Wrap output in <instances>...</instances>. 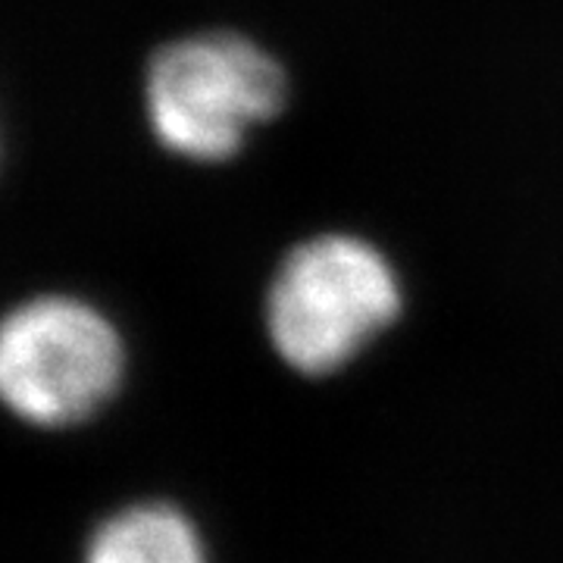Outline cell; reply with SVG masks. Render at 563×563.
I'll return each instance as SVG.
<instances>
[{"label":"cell","instance_id":"cell-1","mask_svg":"<svg viewBox=\"0 0 563 563\" xmlns=\"http://www.w3.org/2000/svg\"><path fill=\"white\" fill-rule=\"evenodd\" d=\"M401 310V276L383 247L351 232H322L282 257L263 313L285 366L332 376L388 332Z\"/></svg>","mask_w":563,"mask_h":563},{"label":"cell","instance_id":"cell-2","mask_svg":"<svg viewBox=\"0 0 563 563\" xmlns=\"http://www.w3.org/2000/svg\"><path fill=\"white\" fill-rule=\"evenodd\" d=\"M285 101V66L232 29L166 41L144 66L147 129L163 151L181 161L235 157L257 125L279 117Z\"/></svg>","mask_w":563,"mask_h":563},{"label":"cell","instance_id":"cell-3","mask_svg":"<svg viewBox=\"0 0 563 563\" xmlns=\"http://www.w3.org/2000/svg\"><path fill=\"white\" fill-rule=\"evenodd\" d=\"M125 342L98 303L44 291L0 317V407L38 429L98 417L125 379Z\"/></svg>","mask_w":563,"mask_h":563},{"label":"cell","instance_id":"cell-4","mask_svg":"<svg viewBox=\"0 0 563 563\" xmlns=\"http://www.w3.org/2000/svg\"><path fill=\"white\" fill-rule=\"evenodd\" d=\"M85 563H207V551L179 507L147 501L103 520L88 539Z\"/></svg>","mask_w":563,"mask_h":563},{"label":"cell","instance_id":"cell-5","mask_svg":"<svg viewBox=\"0 0 563 563\" xmlns=\"http://www.w3.org/2000/svg\"><path fill=\"white\" fill-rule=\"evenodd\" d=\"M0 157H3V147H0Z\"/></svg>","mask_w":563,"mask_h":563}]
</instances>
